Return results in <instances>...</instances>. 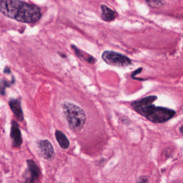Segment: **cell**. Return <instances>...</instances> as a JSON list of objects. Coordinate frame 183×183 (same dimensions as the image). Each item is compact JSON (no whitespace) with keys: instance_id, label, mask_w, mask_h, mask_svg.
<instances>
[{"instance_id":"1","label":"cell","mask_w":183,"mask_h":183,"mask_svg":"<svg viewBox=\"0 0 183 183\" xmlns=\"http://www.w3.org/2000/svg\"><path fill=\"white\" fill-rule=\"evenodd\" d=\"M157 99L156 95H149L136 100L130 104L134 111L154 123L168 121L176 114V111L169 108L155 106Z\"/></svg>"},{"instance_id":"2","label":"cell","mask_w":183,"mask_h":183,"mask_svg":"<svg viewBox=\"0 0 183 183\" xmlns=\"http://www.w3.org/2000/svg\"><path fill=\"white\" fill-rule=\"evenodd\" d=\"M62 108L69 127L74 132H79L84 128L86 115L82 108L73 103L64 102Z\"/></svg>"},{"instance_id":"3","label":"cell","mask_w":183,"mask_h":183,"mask_svg":"<svg viewBox=\"0 0 183 183\" xmlns=\"http://www.w3.org/2000/svg\"><path fill=\"white\" fill-rule=\"evenodd\" d=\"M42 15L41 10L38 6L22 1L17 9L15 19L20 22L32 24L37 22Z\"/></svg>"},{"instance_id":"4","label":"cell","mask_w":183,"mask_h":183,"mask_svg":"<svg viewBox=\"0 0 183 183\" xmlns=\"http://www.w3.org/2000/svg\"><path fill=\"white\" fill-rule=\"evenodd\" d=\"M101 58L111 66L123 68L132 64V61L128 57L114 51H105L101 55Z\"/></svg>"},{"instance_id":"5","label":"cell","mask_w":183,"mask_h":183,"mask_svg":"<svg viewBox=\"0 0 183 183\" xmlns=\"http://www.w3.org/2000/svg\"><path fill=\"white\" fill-rule=\"evenodd\" d=\"M37 145L40 155L44 159L51 160L54 158L55 152L53 146L49 140H40L38 142Z\"/></svg>"},{"instance_id":"6","label":"cell","mask_w":183,"mask_h":183,"mask_svg":"<svg viewBox=\"0 0 183 183\" xmlns=\"http://www.w3.org/2000/svg\"><path fill=\"white\" fill-rule=\"evenodd\" d=\"M10 137L13 147L15 148L20 147L22 144V138L18 124L15 121L11 122Z\"/></svg>"},{"instance_id":"7","label":"cell","mask_w":183,"mask_h":183,"mask_svg":"<svg viewBox=\"0 0 183 183\" xmlns=\"http://www.w3.org/2000/svg\"><path fill=\"white\" fill-rule=\"evenodd\" d=\"M27 162L30 174V177L29 180L27 181V183H35L40 176V171L39 168H38V166L35 162L32 160H27Z\"/></svg>"},{"instance_id":"8","label":"cell","mask_w":183,"mask_h":183,"mask_svg":"<svg viewBox=\"0 0 183 183\" xmlns=\"http://www.w3.org/2000/svg\"><path fill=\"white\" fill-rule=\"evenodd\" d=\"M9 105L17 119L20 121H23L24 116L23 113L21 103L19 100L12 99L9 101Z\"/></svg>"},{"instance_id":"9","label":"cell","mask_w":183,"mask_h":183,"mask_svg":"<svg viewBox=\"0 0 183 183\" xmlns=\"http://www.w3.org/2000/svg\"><path fill=\"white\" fill-rule=\"evenodd\" d=\"M71 47L73 51H74L75 55L80 59L84 60L90 64H94L96 62V59L94 57H93V56L90 55L88 53L80 50L77 48V47L72 44L71 45Z\"/></svg>"},{"instance_id":"10","label":"cell","mask_w":183,"mask_h":183,"mask_svg":"<svg viewBox=\"0 0 183 183\" xmlns=\"http://www.w3.org/2000/svg\"><path fill=\"white\" fill-rule=\"evenodd\" d=\"M55 138L60 147L63 150H67L70 146L68 139L62 131L56 130L55 133Z\"/></svg>"},{"instance_id":"11","label":"cell","mask_w":183,"mask_h":183,"mask_svg":"<svg viewBox=\"0 0 183 183\" xmlns=\"http://www.w3.org/2000/svg\"><path fill=\"white\" fill-rule=\"evenodd\" d=\"M101 18L105 22H111L114 20L115 18V11L109 8L105 5H101Z\"/></svg>"},{"instance_id":"12","label":"cell","mask_w":183,"mask_h":183,"mask_svg":"<svg viewBox=\"0 0 183 183\" xmlns=\"http://www.w3.org/2000/svg\"><path fill=\"white\" fill-rule=\"evenodd\" d=\"M146 2L148 6L153 8H159L163 5L162 0H146Z\"/></svg>"},{"instance_id":"13","label":"cell","mask_w":183,"mask_h":183,"mask_svg":"<svg viewBox=\"0 0 183 183\" xmlns=\"http://www.w3.org/2000/svg\"><path fill=\"white\" fill-rule=\"evenodd\" d=\"M11 84H13L11 82L9 83L5 79L1 80H0V94L5 95V89L7 87H10Z\"/></svg>"},{"instance_id":"14","label":"cell","mask_w":183,"mask_h":183,"mask_svg":"<svg viewBox=\"0 0 183 183\" xmlns=\"http://www.w3.org/2000/svg\"><path fill=\"white\" fill-rule=\"evenodd\" d=\"M149 183V177L147 176H141L137 179V183Z\"/></svg>"},{"instance_id":"15","label":"cell","mask_w":183,"mask_h":183,"mask_svg":"<svg viewBox=\"0 0 183 183\" xmlns=\"http://www.w3.org/2000/svg\"><path fill=\"white\" fill-rule=\"evenodd\" d=\"M3 72L5 73H8V74L10 73H11L10 69L9 68L8 66H6V67L5 68V69H4Z\"/></svg>"},{"instance_id":"16","label":"cell","mask_w":183,"mask_h":183,"mask_svg":"<svg viewBox=\"0 0 183 183\" xmlns=\"http://www.w3.org/2000/svg\"><path fill=\"white\" fill-rule=\"evenodd\" d=\"M181 128H182V126H181V128H180V131H181V133H182V130H181Z\"/></svg>"}]
</instances>
